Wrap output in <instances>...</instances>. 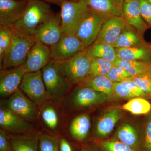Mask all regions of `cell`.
Masks as SVG:
<instances>
[{"instance_id": "277c9868", "label": "cell", "mask_w": 151, "mask_h": 151, "mask_svg": "<svg viewBox=\"0 0 151 151\" xmlns=\"http://www.w3.org/2000/svg\"><path fill=\"white\" fill-rule=\"evenodd\" d=\"M41 72L50 101L58 104L65 97L71 84L60 72L53 60L42 69Z\"/></svg>"}, {"instance_id": "52a82bcc", "label": "cell", "mask_w": 151, "mask_h": 151, "mask_svg": "<svg viewBox=\"0 0 151 151\" xmlns=\"http://www.w3.org/2000/svg\"><path fill=\"white\" fill-rule=\"evenodd\" d=\"M7 105L9 110L27 122H35L37 120L39 107L20 89L11 95Z\"/></svg>"}, {"instance_id": "9c48e42d", "label": "cell", "mask_w": 151, "mask_h": 151, "mask_svg": "<svg viewBox=\"0 0 151 151\" xmlns=\"http://www.w3.org/2000/svg\"><path fill=\"white\" fill-rule=\"evenodd\" d=\"M50 47L52 59L55 61L69 59L86 48L76 35L65 34L63 35L58 42Z\"/></svg>"}, {"instance_id": "6da1fadb", "label": "cell", "mask_w": 151, "mask_h": 151, "mask_svg": "<svg viewBox=\"0 0 151 151\" xmlns=\"http://www.w3.org/2000/svg\"><path fill=\"white\" fill-rule=\"evenodd\" d=\"M11 44L4 55L1 65H0L1 70L22 65L36 41L34 36L16 28H11Z\"/></svg>"}, {"instance_id": "5b68a950", "label": "cell", "mask_w": 151, "mask_h": 151, "mask_svg": "<svg viewBox=\"0 0 151 151\" xmlns=\"http://www.w3.org/2000/svg\"><path fill=\"white\" fill-rule=\"evenodd\" d=\"M60 7L63 32L67 35H75L89 11L87 4L84 0L78 1L64 0Z\"/></svg>"}, {"instance_id": "c3c4849f", "label": "cell", "mask_w": 151, "mask_h": 151, "mask_svg": "<svg viewBox=\"0 0 151 151\" xmlns=\"http://www.w3.org/2000/svg\"><path fill=\"white\" fill-rule=\"evenodd\" d=\"M18 1H31V0H18Z\"/></svg>"}, {"instance_id": "7dc6e473", "label": "cell", "mask_w": 151, "mask_h": 151, "mask_svg": "<svg viewBox=\"0 0 151 151\" xmlns=\"http://www.w3.org/2000/svg\"><path fill=\"white\" fill-rule=\"evenodd\" d=\"M68 1H82V0H68Z\"/></svg>"}, {"instance_id": "3957f363", "label": "cell", "mask_w": 151, "mask_h": 151, "mask_svg": "<svg viewBox=\"0 0 151 151\" xmlns=\"http://www.w3.org/2000/svg\"><path fill=\"white\" fill-rule=\"evenodd\" d=\"M91 60L83 51L66 60L55 61L60 72L72 85L82 84L87 80Z\"/></svg>"}, {"instance_id": "30bf717a", "label": "cell", "mask_w": 151, "mask_h": 151, "mask_svg": "<svg viewBox=\"0 0 151 151\" xmlns=\"http://www.w3.org/2000/svg\"><path fill=\"white\" fill-rule=\"evenodd\" d=\"M52 60L50 47L36 40L22 65L26 73L35 72L41 70Z\"/></svg>"}, {"instance_id": "484cf974", "label": "cell", "mask_w": 151, "mask_h": 151, "mask_svg": "<svg viewBox=\"0 0 151 151\" xmlns=\"http://www.w3.org/2000/svg\"><path fill=\"white\" fill-rule=\"evenodd\" d=\"M80 85L102 92L110 97L113 95V83L105 76L88 78Z\"/></svg>"}, {"instance_id": "8fae6325", "label": "cell", "mask_w": 151, "mask_h": 151, "mask_svg": "<svg viewBox=\"0 0 151 151\" xmlns=\"http://www.w3.org/2000/svg\"><path fill=\"white\" fill-rule=\"evenodd\" d=\"M63 35L60 14H54L41 26L34 36L37 40L50 47L58 42Z\"/></svg>"}, {"instance_id": "ac0fdd59", "label": "cell", "mask_w": 151, "mask_h": 151, "mask_svg": "<svg viewBox=\"0 0 151 151\" xmlns=\"http://www.w3.org/2000/svg\"><path fill=\"white\" fill-rule=\"evenodd\" d=\"M122 111L118 108H113L105 112L97 121L96 127V134L103 137L108 136L121 118Z\"/></svg>"}, {"instance_id": "681fc988", "label": "cell", "mask_w": 151, "mask_h": 151, "mask_svg": "<svg viewBox=\"0 0 151 151\" xmlns=\"http://www.w3.org/2000/svg\"><path fill=\"white\" fill-rule=\"evenodd\" d=\"M149 3H150L151 4V0H146Z\"/></svg>"}, {"instance_id": "4dcf8cb0", "label": "cell", "mask_w": 151, "mask_h": 151, "mask_svg": "<svg viewBox=\"0 0 151 151\" xmlns=\"http://www.w3.org/2000/svg\"><path fill=\"white\" fill-rule=\"evenodd\" d=\"M42 118L47 127L55 130L58 125V119L55 109L50 105H47L42 110Z\"/></svg>"}, {"instance_id": "60d3db41", "label": "cell", "mask_w": 151, "mask_h": 151, "mask_svg": "<svg viewBox=\"0 0 151 151\" xmlns=\"http://www.w3.org/2000/svg\"><path fill=\"white\" fill-rule=\"evenodd\" d=\"M59 151H73L71 146L65 139H62L60 141Z\"/></svg>"}, {"instance_id": "b9f144b4", "label": "cell", "mask_w": 151, "mask_h": 151, "mask_svg": "<svg viewBox=\"0 0 151 151\" xmlns=\"http://www.w3.org/2000/svg\"><path fill=\"white\" fill-rule=\"evenodd\" d=\"M111 1L116 7L122 11L124 0H111Z\"/></svg>"}, {"instance_id": "8d00e7d4", "label": "cell", "mask_w": 151, "mask_h": 151, "mask_svg": "<svg viewBox=\"0 0 151 151\" xmlns=\"http://www.w3.org/2000/svg\"><path fill=\"white\" fill-rule=\"evenodd\" d=\"M140 11L142 17L151 27V4L146 0H139Z\"/></svg>"}, {"instance_id": "ba28073f", "label": "cell", "mask_w": 151, "mask_h": 151, "mask_svg": "<svg viewBox=\"0 0 151 151\" xmlns=\"http://www.w3.org/2000/svg\"><path fill=\"white\" fill-rule=\"evenodd\" d=\"M106 19L89 9L75 35L86 48L95 42Z\"/></svg>"}, {"instance_id": "44dd1931", "label": "cell", "mask_w": 151, "mask_h": 151, "mask_svg": "<svg viewBox=\"0 0 151 151\" xmlns=\"http://www.w3.org/2000/svg\"><path fill=\"white\" fill-rule=\"evenodd\" d=\"M83 52L91 59L101 58L113 63L117 58L115 47L108 44L94 42Z\"/></svg>"}, {"instance_id": "4fadbf2b", "label": "cell", "mask_w": 151, "mask_h": 151, "mask_svg": "<svg viewBox=\"0 0 151 151\" xmlns=\"http://www.w3.org/2000/svg\"><path fill=\"white\" fill-rule=\"evenodd\" d=\"M127 24L123 16H114L108 18L105 20L94 42L108 44L113 46L122 32L127 28Z\"/></svg>"}, {"instance_id": "9a60e30c", "label": "cell", "mask_w": 151, "mask_h": 151, "mask_svg": "<svg viewBox=\"0 0 151 151\" xmlns=\"http://www.w3.org/2000/svg\"><path fill=\"white\" fill-rule=\"evenodd\" d=\"M0 126L1 129L13 134H27L33 129L28 122L3 107L0 109Z\"/></svg>"}, {"instance_id": "7402d4cb", "label": "cell", "mask_w": 151, "mask_h": 151, "mask_svg": "<svg viewBox=\"0 0 151 151\" xmlns=\"http://www.w3.org/2000/svg\"><path fill=\"white\" fill-rule=\"evenodd\" d=\"M89 9L105 19L114 16L124 17L123 11L114 5L111 0H84Z\"/></svg>"}, {"instance_id": "e575fe53", "label": "cell", "mask_w": 151, "mask_h": 151, "mask_svg": "<svg viewBox=\"0 0 151 151\" xmlns=\"http://www.w3.org/2000/svg\"><path fill=\"white\" fill-rule=\"evenodd\" d=\"M106 76L113 83L122 82L132 76L122 68L114 65Z\"/></svg>"}, {"instance_id": "2e32d148", "label": "cell", "mask_w": 151, "mask_h": 151, "mask_svg": "<svg viewBox=\"0 0 151 151\" xmlns=\"http://www.w3.org/2000/svg\"><path fill=\"white\" fill-rule=\"evenodd\" d=\"M110 97L102 92L80 86L71 99V104L76 108L91 107L109 100Z\"/></svg>"}, {"instance_id": "d4e9b609", "label": "cell", "mask_w": 151, "mask_h": 151, "mask_svg": "<svg viewBox=\"0 0 151 151\" xmlns=\"http://www.w3.org/2000/svg\"><path fill=\"white\" fill-rule=\"evenodd\" d=\"M113 65L126 70L132 76L147 74L151 65V61L130 60L117 58Z\"/></svg>"}, {"instance_id": "603a6c76", "label": "cell", "mask_w": 151, "mask_h": 151, "mask_svg": "<svg viewBox=\"0 0 151 151\" xmlns=\"http://www.w3.org/2000/svg\"><path fill=\"white\" fill-rule=\"evenodd\" d=\"M126 29L119 36L113 45V47L124 48L133 47H151V44L146 42L143 38L142 35L132 30H126Z\"/></svg>"}, {"instance_id": "8992f818", "label": "cell", "mask_w": 151, "mask_h": 151, "mask_svg": "<svg viewBox=\"0 0 151 151\" xmlns=\"http://www.w3.org/2000/svg\"><path fill=\"white\" fill-rule=\"evenodd\" d=\"M19 89L40 109H43L50 101L41 70L26 73L22 79Z\"/></svg>"}, {"instance_id": "e0dca14e", "label": "cell", "mask_w": 151, "mask_h": 151, "mask_svg": "<svg viewBox=\"0 0 151 151\" xmlns=\"http://www.w3.org/2000/svg\"><path fill=\"white\" fill-rule=\"evenodd\" d=\"M122 11L127 24L134 27L139 34L143 36L144 32L150 27L141 16L139 0H134L127 2H124Z\"/></svg>"}, {"instance_id": "f6af8a7d", "label": "cell", "mask_w": 151, "mask_h": 151, "mask_svg": "<svg viewBox=\"0 0 151 151\" xmlns=\"http://www.w3.org/2000/svg\"><path fill=\"white\" fill-rule=\"evenodd\" d=\"M81 151H91L89 149L87 148H83Z\"/></svg>"}, {"instance_id": "ab89813d", "label": "cell", "mask_w": 151, "mask_h": 151, "mask_svg": "<svg viewBox=\"0 0 151 151\" xmlns=\"http://www.w3.org/2000/svg\"><path fill=\"white\" fill-rule=\"evenodd\" d=\"M145 145L146 148L151 150V118L149 119L146 127Z\"/></svg>"}, {"instance_id": "4316f807", "label": "cell", "mask_w": 151, "mask_h": 151, "mask_svg": "<svg viewBox=\"0 0 151 151\" xmlns=\"http://www.w3.org/2000/svg\"><path fill=\"white\" fill-rule=\"evenodd\" d=\"M123 110L134 115H143L149 113L151 110V105L147 100L141 97H136L130 99L122 105Z\"/></svg>"}, {"instance_id": "7bdbcfd3", "label": "cell", "mask_w": 151, "mask_h": 151, "mask_svg": "<svg viewBox=\"0 0 151 151\" xmlns=\"http://www.w3.org/2000/svg\"><path fill=\"white\" fill-rule=\"evenodd\" d=\"M43 1L51 3L60 6L64 0H43Z\"/></svg>"}, {"instance_id": "1f68e13d", "label": "cell", "mask_w": 151, "mask_h": 151, "mask_svg": "<svg viewBox=\"0 0 151 151\" xmlns=\"http://www.w3.org/2000/svg\"><path fill=\"white\" fill-rule=\"evenodd\" d=\"M11 28L0 26V65L11 42Z\"/></svg>"}, {"instance_id": "5bb4252c", "label": "cell", "mask_w": 151, "mask_h": 151, "mask_svg": "<svg viewBox=\"0 0 151 151\" xmlns=\"http://www.w3.org/2000/svg\"><path fill=\"white\" fill-rule=\"evenodd\" d=\"M22 65L1 70L0 94L1 97L11 96L19 89V86L24 74Z\"/></svg>"}, {"instance_id": "d6a6232c", "label": "cell", "mask_w": 151, "mask_h": 151, "mask_svg": "<svg viewBox=\"0 0 151 151\" xmlns=\"http://www.w3.org/2000/svg\"><path fill=\"white\" fill-rule=\"evenodd\" d=\"M127 79L136 84L145 93L147 97H151V78L148 74L132 76Z\"/></svg>"}, {"instance_id": "f546056e", "label": "cell", "mask_w": 151, "mask_h": 151, "mask_svg": "<svg viewBox=\"0 0 151 151\" xmlns=\"http://www.w3.org/2000/svg\"><path fill=\"white\" fill-rule=\"evenodd\" d=\"M60 141L58 139L47 134H43L39 137V151H59Z\"/></svg>"}, {"instance_id": "f35d334b", "label": "cell", "mask_w": 151, "mask_h": 151, "mask_svg": "<svg viewBox=\"0 0 151 151\" xmlns=\"http://www.w3.org/2000/svg\"><path fill=\"white\" fill-rule=\"evenodd\" d=\"M121 82L126 86L132 93L134 94L136 97H147L145 93L132 81L126 79Z\"/></svg>"}, {"instance_id": "d590c367", "label": "cell", "mask_w": 151, "mask_h": 151, "mask_svg": "<svg viewBox=\"0 0 151 151\" xmlns=\"http://www.w3.org/2000/svg\"><path fill=\"white\" fill-rule=\"evenodd\" d=\"M113 95L123 99H132L136 97L122 82L113 83Z\"/></svg>"}, {"instance_id": "f1b7e54d", "label": "cell", "mask_w": 151, "mask_h": 151, "mask_svg": "<svg viewBox=\"0 0 151 151\" xmlns=\"http://www.w3.org/2000/svg\"><path fill=\"white\" fill-rule=\"evenodd\" d=\"M114 65L113 63L101 58H92L91 60L88 78L97 76H106Z\"/></svg>"}, {"instance_id": "ffe728a7", "label": "cell", "mask_w": 151, "mask_h": 151, "mask_svg": "<svg viewBox=\"0 0 151 151\" xmlns=\"http://www.w3.org/2000/svg\"><path fill=\"white\" fill-rule=\"evenodd\" d=\"M117 58L130 60L151 61V47L115 48Z\"/></svg>"}, {"instance_id": "836d02e7", "label": "cell", "mask_w": 151, "mask_h": 151, "mask_svg": "<svg viewBox=\"0 0 151 151\" xmlns=\"http://www.w3.org/2000/svg\"><path fill=\"white\" fill-rule=\"evenodd\" d=\"M100 145L104 151H137L134 148L119 141H103Z\"/></svg>"}, {"instance_id": "7a4b0ae2", "label": "cell", "mask_w": 151, "mask_h": 151, "mask_svg": "<svg viewBox=\"0 0 151 151\" xmlns=\"http://www.w3.org/2000/svg\"><path fill=\"white\" fill-rule=\"evenodd\" d=\"M50 6L41 0H31L24 13L13 27L31 35H35L45 22L53 14Z\"/></svg>"}, {"instance_id": "7c38bea8", "label": "cell", "mask_w": 151, "mask_h": 151, "mask_svg": "<svg viewBox=\"0 0 151 151\" xmlns=\"http://www.w3.org/2000/svg\"><path fill=\"white\" fill-rule=\"evenodd\" d=\"M28 1L0 0V26L12 28L21 18Z\"/></svg>"}, {"instance_id": "bcb514c9", "label": "cell", "mask_w": 151, "mask_h": 151, "mask_svg": "<svg viewBox=\"0 0 151 151\" xmlns=\"http://www.w3.org/2000/svg\"><path fill=\"white\" fill-rule=\"evenodd\" d=\"M132 1H134V0H124V2H129Z\"/></svg>"}, {"instance_id": "d6986e66", "label": "cell", "mask_w": 151, "mask_h": 151, "mask_svg": "<svg viewBox=\"0 0 151 151\" xmlns=\"http://www.w3.org/2000/svg\"><path fill=\"white\" fill-rule=\"evenodd\" d=\"M39 136L36 134L11 135L12 151H39Z\"/></svg>"}, {"instance_id": "83f0119b", "label": "cell", "mask_w": 151, "mask_h": 151, "mask_svg": "<svg viewBox=\"0 0 151 151\" xmlns=\"http://www.w3.org/2000/svg\"><path fill=\"white\" fill-rule=\"evenodd\" d=\"M118 140L134 148L138 145L139 137L136 129L129 124L122 125L117 131Z\"/></svg>"}, {"instance_id": "74e56055", "label": "cell", "mask_w": 151, "mask_h": 151, "mask_svg": "<svg viewBox=\"0 0 151 151\" xmlns=\"http://www.w3.org/2000/svg\"><path fill=\"white\" fill-rule=\"evenodd\" d=\"M0 151H12L11 143V135L5 130L0 129Z\"/></svg>"}, {"instance_id": "cb8c5ba5", "label": "cell", "mask_w": 151, "mask_h": 151, "mask_svg": "<svg viewBox=\"0 0 151 151\" xmlns=\"http://www.w3.org/2000/svg\"><path fill=\"white\" fill-rule=\"evenodd\" d=\"M90 126V118L88 115L84 114L77 116L70 124V134L77 140H84L89 134Z\"/></svg>"}, {"instance_id": "ee69618b", "label": "cell", "mask_w": 151, "mask_h": 151, "mask_svg": "<svg viewBox=\"0 0 151 151\" xmlns=\"http://www.w3.org/2000/svg\"><path fill=\"white\" fill-rule=\"evenodd\" d=\"M148 75L149 76L150 78H151V65L150 66V69H149V70L148 71Z\"/></svg>"}]
</instances>
